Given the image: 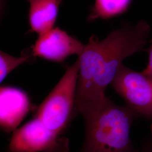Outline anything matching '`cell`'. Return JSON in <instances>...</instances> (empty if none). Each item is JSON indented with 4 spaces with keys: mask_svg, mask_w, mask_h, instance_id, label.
I'll use <instances>...</instances> for the list:
<instances>
[{
    "mask_svg": "<svg viewBox=\"0 0 152 152\" xmlns=\"http://www.w3.org/2000/svg\"><path fill=\"white\" fill-rule=\"evenodd\" d=\"M151 30L149 24L141 20L134 25L124 23L102 40L94 35L90 37L78 56L75 108L107 97L106 89L120 65L126 58L143 50Z\"/></svg>",
    "mask_w": 152,
    "mask_h": 152,
    "instance_id": "obj_1",
    "label": "cell"
},
{
    "mask_svg": "<svg viewBox=\"0 0 152 152\" xmlns=\"http://www.w3.org/2000/svg\"><path fill=\"white\" fill-rule=\"evenodd\" d=\"M85 124V139L79 152H139L131 141L130 129L136 112L108 97L77 106Z\"/></svg>",
    "mask_w": 152,
    "mask_h": 152,
    "instance_id": "obj_2",
    "label": "cell"
},
{
    "mask_svg": "<svg viewBox=\"0 0 152 152\" xmlns=\"http://www.w3.org/2000/svg\"><path fill=\"white\" fill-rule=\"evenodd\" d=\"M79 66L78 58L38 107L35 116L48 129L59 135L65 130L76 113L75 100Z\"/></svg>",
    "mask_w": 152,
    "mask_h": 152,
    "instance_id": "obj_3",
    "label": "cell"
},
{
    "mask_svg": "<svg viewBox=\"0 0 152 152\" xmlns=\"http://www.w3.org/2000/svg\"><path fill=\"white\" fill-rule=\"evenodd\" d=\"M110 85L139 118H152V78L122 64Z\"/></svg>",
    "mask_w": 152,
    "mask_h": 152,
    "instance_id": "obj_4",
    "label": "cell"
},
{
    "mask_svg": "<svg viewBox=\"0 0 152 152\" xmlns=\"http://www.w3.org/2000/svg\"><path fill=\"white\" fill-rule=\"evenodd\" d=\"M9 149L10 152H69V140L35 117L14 131Z\"/></svg>",
    "mask_w": 152,
    "mask_h": 152,
    "instance_id": "obj_5",
    "label": "cell"
},
{
    "mask_svg": "<svg viewBox=\"0 0 152 152\" xmlns=\"http://www.w3.org/2000/svg\"><path fill=\"white\" fill-rule=\"evenodd\" d=\"M32 48L36 58L62 63L72 55L80 56L85 48V45L59 28L56 27L38 36Z\"/></svg>",
    "mask_w": 152,
    "mask_h": 152,
    "instance_id": "obj_6",
    "label": "cell"
},
{
    "mask_svg": "<svg viewBox=\"0 0 152 152\" xmlns=\"http://www.w3.org/2000/svg\"><path fill=\"white\" fill-rule=\"evenodd\" d=\"M31 108L27 94L15 87L0 89V124L6 133L15 130Z\"/></svg>",
    "mask_w": 152,
    "mask_h": 152,
    "instance_id": "obj_7",
    "label": "cell"
},
{
    "mask_svg": "<svg viewBox=\"0 0 152 152\" xmlns=\"http://www.w3.org/2000/svg\"><path fill=\"white\" fill-rule=\"evenodd\" d=\"M27 1L29 5V32L36 33L39 36L54 28L62 0Z\"/></svg>",
    "mask_w": 152,
    "mask_h": 152,
    "instance_id": "obj_8",
    "label": "cell"
},
{
    "mask_svg": "<svg viewBox=\"0 0 152 152\" xmlns=\"http://www.w3.org/2000/svg\"><path fill=\"white\" fill-rule=\"evenodd\" d=\"M132 0H95L88 17V22L98 19L104 20L124 14L130 6Z\"/></svg>",
    "mask_w": 152,
    "mask_h": 152,
    "instance_id": "obj_9",
    "label": "cell"
},
{
    "mask_svg": "<svg viewBox=\"0 0 152 152\" xmlns=\"http://www.w3.org/2000/svg\"><path fill=\"white\" fill-rule=\"evenodd\" d=\"M36 57L33 54L32 48L24 49L19 57L14 56L1 51L0 53V82L4 80L11 71L24 63L33 62Z\"/></svg>",
    "mask_w": 152,
    "mask_h": 152,
    "instance_id": "obj_10",
    "label": "cell"
},
{
    "mask_svg": "<svg viewBox=\"0 0 152 152\" xmlns=\"http://www.w3.org/2000/svg\"><path fill=\"white\" fill-rule=\"evenodd\" d=\"M148 53L149 58L147 66L142 72L145 75L152 78V39L151 40V45L148 50Z\"/></svg>",
    "mask_w": 152,
    "mask_h": 152,
    "instance_id": "obj_11",
    "label": "cell"
},
{
    "mask_svg": "<svg viewBox=\"0 0 152 152\" xmlns=\"http://www.w3.org/2000/svg\"><path fill=\"white\" fill-rule=\"evenodd\" d=\"M139 152H152V136L142 143Z\"/></svg>",
    "mask_w": 152,
    "mask_h": 152,
    "instance_id": "obj_12",
    "label": "cell"
},
{
    "mask_svg": "<svg viewBox=\"0 0 152 152\" xmlns=\"http://www.w3.org/2000/svg\"><path fill=\"white\" fill-rule=\"evenodd\" d=\"M6 0H1V8L3 9L4 7V4Z\"/></svg>",
    "mask_w": 152,
    "mask_h": 152,
    "instance_id": "obj_13",
    "label": "cell"
},
{
    "mask_svg": "<svg viewBox=\"0 0 152 152\" xmlns=\"http://www.w3.org/2000/svg\"><path fill=\"white\" fill-rule=\"evenodd\" d=\"M151 135L152 136V124H151Z\"/></svg>",
    "mask_w": 152,
    "mask_h": 152,
    "instance_id": "obj_14",
    "label": "cell"
}]
</instances>
